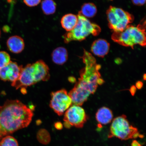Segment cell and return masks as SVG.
Instances as JSON below:
<instances>
[{
    "label": "cell",
    "instance_id": "7402d4cb",
    "mask_svg": "<svg viewBox=\"0 0 146 146\" xmlns=\"http://www.w3.org/2000/svg\"><path fill=\"white\" fill-rule=\"evenodd\" d=\"M133 4L138 6H141L145 4L146 0H132Z\"/></svg>",
    "mask_w": 146,
    "mask_h": 146
},
{
    "label": "cell",
    "instance_id": "83f0119b",
    "mask_svg": "<svg viewBox=\"0 0 146 146\" xmlns=\"http://www.w3.org/2000/svg\"><path fill=\"white\" fill-rule=\"evenodd\" d=\"M110 1H112V0H110Z\"/></svg>",
    "mask_w": 146,
    "mask_h": 146
},
{
    "label": "cell",
    "instance_id": "7a4b0ae2",
    "mask_svg": "<svg viewBox=\"0 0 146 146\" xmlns=\"http://www.w3.org/2000/svg\"><path fill=\"white\" fill-rule=\"evenodd\" d=\"M33 115L32 110L19 100H7L0 106V138L27 127Z\"/></svg>",
    "mask_w": 146,
    "mask_h": 146
},
{
    "label": "cell",
    "instance_id": "d4e9b609",
    "mask_svg": "<svg viewBox=\"0 0 146 146\" xmlns=\"http://www.w3.org/2000/svg\"><path fill=\"white\" fill-rule=\"evenodd\" d=\"M136 87H137L138 88L140 89L143 86V84L142 82H137L136 84Z\"/></svg>",
    "mask_w": 146,
    "mask_h": 146
},
{
    "label": "cell",
    "instance_id": "8992f818",
    "mask_svg": "<svg viewBox=\"0 0 146 146\" xmlns=\"http://www.w3.org/2000/svg\"><path fill=\"white\" fill-rule=\"evenodd\" d=\"M115 137L122 140L143 137L136 127L129 123L125 115L117 117L112 120L108 137Z\"/></svg>",
    "mask_w": 146,
    "mask_h": 146
},
{
    "label": "cell",
    "instance_id": "e0dca14e",
    "mask_svg": "<svg viewBox=\"0 0 146 146\" xmlns=\"http://www.w3.org/2000/svg\"><path fill=\"white\" fill-rule=\"evenodd\" d=\"M56 5L53 0H44L41 3L43 13L46 15L53 14L56 12Z\"/></svg>",
    "mask_w": 146,
    "mask_h": 146
},
{
    "label": "cell",
    "instance_id": "ac0fdd59",
    "mask_svg": "<svg viewBox=\"0 0 146 146\" xmlns=\"http://www.w3.org/2000/svg\"><path fill=\"white\" fill-rule=\"evenodd\" d=\"M37 138L38 141L43 145H47L50 143L51 137L50 133L46 129H40L37 133Z\"/></svg>",
    "mask_w": 146,
    "mask_h": 146
},
{
    "label": "cell",
    "instance_id": "9a60e30c",
    "mask_svg": "<svg viewBox=\"0 0 146 146\" xmlns=\"http://www.w3.org/2000/svg\"><path fill=\"white\" fill-rule=\"evenodd\" d=\"M78 21V16L72 14L65 15L61 18V23L64 29L70 32L72 30L77 24Z\"/></svg>",
    "mask_w": 146,
    "mask_h": 146
},
{
    "label": "cell",
    "instance_id": "603a6c76",
    "mask_svg": "<svg viewBox=\"0 0 146 146\" xmlns=\"http://www.w3.org/2000/svg\"><path fill=\"white\" fill-rule=\"evenodd\" d=\"M55 126L56 129H61L63 127L62 125V123H56L55 124Z\"/></svg>",
    "mask_w": 146,
    "mask_h": 146
},
{
    "label": "cell",
    "instance_id": "8fae6325",
    "mask_svg": "<svg viewBox=\"0 0 146 146\" xmlns=\"http://www.w3.org/2000/svg\"><path fill=\"white\" fill-rule=\"evenodd\" d=\"M110 45L106 40L98 39L94 41L91 45V52L96 56L103 58L108 54Z\"/></svg>",
    "mask_w": 146,
    "mask_h": 146
},
{
    "label": "cell",
    "instance_id": "d6986e66",
    "mask_svg": "<svg viewBox=\"0 0 146 146\" xmlns=\"http://www.w3.org/2000/svg\"><path fill=\"white\" fill-rule=\"evenodd\" d=\"M0 146H19L18 141L14 137L6 136L1 138Z\"/></svg>",
    "mask_w": 146,
    "mask_h": 146
},
{
    "label": "cell",
    "instance_id": "7c38bea8",
    "mask_svg": "<svg viewBox=\"0 0 146 146\" xmlns=\"http://www.w3.org/2000/svg\"><path fill=\"white\" fill-rule=\"evenodd\" d=\"M7 46L10 52L18 54L23 50L25 44L22 38L19 36H14L9 38L7 41Z\"/></svg>",
    "mask_w": 146,
    "mask_h": 146
},
{
    "label": "cell",
    "instance_id": "277c9868",
    "mask_svg": "<svg viewBox=\"0 0 146 146\" xmlns=\"http://www.w3.org/2000/svg\"><path fill=\"white\" fill-rule=\"evenodd\" d=\"M145 22L137 27L129 25L123 31L113 32L111 36L113 41L124 46L134 48V46L138 44L146 46Z\"/></svg>",
    "mask_w": 146,
    "mask_h": 146
},
{
    "label": "cell",
    "instance_id": "3957f363",
    "mask_svg": "<svg viewBox=\"0 0 146 146\" xmlns=\"http://www.w3.org/2000/svg\"><path fill=\"white\" fill-rule=\"evenodd\" d=\"M50 77L48 66L43 60H39L23 67L19 78L11 85L16 89L21 88V92L25 94L27 87L39 82L48 81Z\"/></svg>",
    "mask_w": 146,
    "mask_h": 146
},
{
    "label": "cell",
    "instance_id": "484cf974",
    "mask_svg": "<svg viewBox=\"0 0 146 146\" xmlns=\"http://www.w3.org/2000/svg\"><path fill=\"white\" fill-rule=\"evenodd\" d=\"M132 89H131V90H132V91H131V92L132 93V94L134 95L136 91V87L135 86H133L132 87Z\"/></svg>",
    "mask_w": 146,
    "mask_h": 146
},
{
    "label": "cell",
    "instance_id": "cb8c5ba5",
    "mask_svg": "<svg viewBox=\"0 0 146 146\" xmlns=\"http://www.w3.org/2000/svg\"><path fill=\"white\" fill-rule=\"evenodd\" d=\"M131 146H141V145L136 140H134L132 142Z\"/></svg>",
    "mask_w": 146,
    "mask_h": 146
},
{
    "label": "cell",
    "instance_id": "2e32d148",
    "mask_svg": "<svg viewBox=\"0 0 146 146\" xmlns=\"http://www.w3.org/2000/svg\"><path fill=\"white\" fill-rule=\"evenodd\" d=\"M97 12L96 5L92 3H85L81 7L79 12L85 17L92 18L96 15Z\"/></svg>",
    "mask_w": 146,
    "mask_h": 146
},
{
    "label": "cell",
    "instance_id": "6da1fadb",
    "mask_svg": "<svg viewBox=\"0 0 146 146\" xmlns=\"http://www.w3.org/2000/svg\"><path fill=\"white\" fill-rule=\"evenodd\" d=\"M81 58L85 66L80 72V78L68 93L72 105L82 106L91 94L96 92L98 85L104 82L99 72L101 66L96 63L92 54L84 50Z\"/></svg>",
    "mask_w": 146,
    "mask_h": 146
},
{
    "label": "cell",
    "instance_id": "4316f807",
    "mask_svg": "<svg viewBox=\"0 0 146 146\" xmlns=\"http://www.w3.org/2000/svg\"><path fill=\"white\" fill-rule=\"evenodd\" d=\"M0 36H1V30H0Z\"/></svg>",
    "mask_w": 146,
    "mask_h": 146
},
{
    "label": "cell",
    "instance_id": "52a82bcc",
    "mask_svg": "<svg viewBox=\"0 0 146 146\" xmlns=\"http://www.w3.org/2000/svg\"><path fill=\"white\" fill-rule=\"evenodd\" d=\"M108 26L114 32L123 31L133 22L134 18L132 14L123 9L110 6L107 11Z\"/></svg>",
    "mask_w": 146,
    "mask_h": 146
},
{
    "label": "cell",
    "instance_id": "30bf717a",
    "mask_svg": "<svg viewBox=\"0 0 146 146\" xmlns=\"http://www.w3.org/2000/svg\"><path fill=\"white\" fill-rule=\"evenodd\" d=\"M23 68L22 65L11 61L6 66L0 68V78L3 81L13 83L19 78Z\"/></svg>",
    "mask_w": 146,
    "mask_h": 146
},
{
    "label": "cell",
    "instance_id": "5bb4252c",
    "mask_svg": "<svg viewBox=\"0 0 146 146\" xmlns=\"http://www.w3.org/2000/svg\"><path fill=\"white\" fill-rule=\"evenodd\" d=\"M53 62L58 65H62L66 62L68 58V52L63 47H59L53 51L52 54Z\"/></svg>",
    "mask_w": 146,
    "mask_h": 146
},
{
    "label": "cell",
    "instance_id": "9c48e42d",
    "mask_svg": "<svg viewBox=\"0 0 146 146\" xmlns=\"http://www.w3.org/2000/svg\"><path fill=\"white\" fill-rule=\"evenodd\" d=\"M51 96L50 107L59 116L63 115L72 105V100L65 89L52 92Z\"/></svg>",
    "mask_w": 146,
    "mask_h": 146
},
{
    "label": "cell",
    "instance_id": "ffe728a7",
    "mask_svg": "<svg viewBox=\"0 0 146 146\" xmlns=\"http://www.w3.org/2000/svg\"><path fill=\"white\" fill-rule=\"evenodd\" d=\"M11 61L10 56L8 53L4 51L0 52V68L6 66Z\"/></svg>",
    "mask_w": 146,
    "mask_h": 146
},
{
    "label": "cell",
    "instance_id": "ba28073f",
    "mask_svg": "<svg viewBox=\"0 0 146 146\" xmlns=\"http://www.w3.org/2000/svg\"><path fill=\"white\" fill-rule=\"evenodd\" d=\"M87 119V116L84 110L80 106L73 105L65 113L64 125L67 128L72 126L80 128L83 127Z\"/></svg>",
    "mask_w": 146,
    "mask_h": 146
},
{
    "label": "cell",
    "instance_id": "5b68a950",
    "mask_svg": "<svg viewBox=\"0 0 146 146\" xmlns=\"http://www.w3.org/2000/svg\"><path fill=\"white\" fill-rule=\"evenodd\" d=\"M77 24L73 30L63 36L64 41L68 43L72 41H82L90 34L97 36L101 32L98 25L92 23L78 12Z\"/></svg>",
    "mask_w": 146,
    "mask_h": 146
},
{
    "label": "cell",
    "instance_id": "4fadbf2b",
    "mask_svg": "<svg viewBox=\"0 0 146 146\" xmlns=\"http://www.w3.org/2000/svg\"><path fill=\"white\" fill-rule=\"evenodd\" d=\"M113 117L112 111L105 107L98 109L96 115L97 121L100 125H106L110 123L112 121Z\"/></svg>",
    "mask_w": 146,
    "mask_h": 146
},
{
    "label": "cell",
    "instance_id": "44dd1931",
    "mask_svg": "<svg viewBox=\"0 0 146 146\" xmlns=\"http://www.w3.org/2000/svg\"><path fill=\"white\" fill-rule=\"evenodd\" d=\"M25 4L30 7H34L39 5L41 0H23Z\"/></svg>",
    "mask_w": 146,
    "mask_h": 146
}]
</instances>
